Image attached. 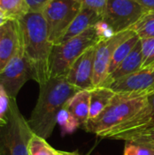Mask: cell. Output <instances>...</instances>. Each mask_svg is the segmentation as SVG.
Here are the masks:
<instances>
[{
    "label": "cell",
    "instance_id": "obj_1",
    "mask_svg": "<svg viewBox=\"0 0 154 155\" xmlns=\"http://www.w3.org/2000/svg\"><path fill=\"white\" fill-rule=\"evenodd\" d=\"M21 45L34 74V81L43 84L50 79V57L54 45L42 12H28L17 20Z\"/></svg>",
    "mask_w": 154,
    "mask_h": 155
},
{
    "label": "cell",
    "instance_id": "obj_2",
    "mask_svg": "<svg viewBox=\"0 0 154 155\" xmlns=\"http://www.w3.org/2000/svg\"><path fill=\"white\" fill-rule=\"evenodd\" d=\"M39 87L36 104L27 122L34 134L46 140L54 130L59 112L80 90L70 84L66 77H52Z\"/></svg>",
    "mask_w": 154,
    "mask_h": 155
},
{
    "label": "cell",
    "instance_id": "obj_3",
    "mask_svg": "<svg viewBox=\"0 0 154 155\" xmlns=\"http://www.w3.org/2000/svg\"><path fill=\"white\" fill-rule=\"evenodd\" d=\"M102 39L103 38L95 25L64 43L54 45L50 57V78L65 77L74 63Z\"/></svg>",
    "mask_w": 154,
    "mask_h": 155
},
{
    "label": "cell",
    "instance_id": "obj_4",
    "mask_svg": "<svg viewBox=\"0 0 154 155\" xmlns=\"http://www.w3.org/2000/svg\"><path fill=\"white\" fill-rule=\"evenodd\" d=\"M148 97L133 98L126 94H115L105 110L96 119L88 121L84 129L103 138L112 129L123 124L137 114L145 106Z\"/></svg>",
    "mask_w": 154,
    "mask_h": 155
},
{
    "label": "cell",
    "instance_id": "obj_5",
    "mask_svg": "<svg viewBox=\"0 0 154 155\" xmlns=\"http://www.w3.org/2000/svg\"><path fill=\"white\" fill-rule=\"evenodd\" d=\"M33 134L16 99L10 98L7 122L0 125V155H29L28 144Z\"/></svg>",
    "mask_w": 154,
    "mask_h": 155
},
{
    "label": "cell",
    "instance_id": "obj_6",
    "mask_svg": "<svg viewBox=\"0 0 154 155\" xmlns=\"http://www.w3.org/2000/svg\"><path fill=\"white\" fill-rule=\"evenodd\" d=\"M83 0H52L42 11L45 19L49 40L57 45L80 13Z\"/></svg>",
    "mask_w": 154,
    "mask_h": 155
},
{
    "label": "cell",
    "instance_id": "obj_7",
    "mask_svg": "<svg viewBox=\"0 0 154 155\" xmlns=\"http://www.w3.org/2000/svg\"><path fill=\"white\" fill-rule=\"evenodd\" d=\"M146 12L133 0H107L102 21L117 34L129 30Z\"/></svg>",
    "mask_w": 154,
    "mask_h": 155
},
{
    "label": "cell",
    "instance_id": "obj_8",
    "mask_svg": "<svg viewBox=\"0 0 154 155\" xmlns=\"http://www.w3.org/2000/svg\"><path fill=\"white\" fill-rule=\"evenodd\" d=\"M31 79H34V71L21 46L18 53L0 73V85L9 98L16 99L23 85Z\"/></svg>",
    "mask_w": 154,
    "mask_h": 155
},
{
    "label": "cell",
    "instance_id": "obj_9",
    "mask_svg": "<svg viewBox=\"0 0 154 155\" xmlns=\"http://www.w3.org/2000/svg\"><path fill=\"white\" fill-rule=\"evenodd\" d=\"M135 33L129 29L121 33L114 34L113 36L102 39L95 45L93 59V87L101 86L108 76L111 60L116 48L125 40L133 36Z\"/></svg>",
    "mask_w": 154,
    "mask_h": 155
},
{
    "label": "cell",
    "instance_id": "obj_10",
    "mask_svg": "<svg viewBox=\"0 0 154 155\" xmlns=\"http://www.w3.org/2000/svg\"><path fill=\"white\" fill-rule=\"evenodd\" d=\"M107 88L133 98L149 97L154 94V65L125 75L110 84Z\"/></svg>",
    "mask_w": 154,
    "mask_h": 155
},
{
    "label": "cell",
    "instance_id": "obj_11",
    "mask_svg": "<svg viewBox=\"0 0 154 155\" xmlns=\"http://www.w3.org/2000/svg\"><path fill=\"white\" fill-rule=\"evenodd\" d=\"M152 128H154V94L148 97L144 107L123 124L108 132L103 138L126 142L131 137Z\"/></svg>",
    "mask_w": 154,
    "mask_h": 155
},
{
    "label": "cell",
    "instance_id": "obj_12",
    "mask_svg": "<svg viewBox=\"0 0 154 155\" xmlns=\"http://www.w3.org/2000/svg\"><path fill=\"white\" fill-rule=\"evenodd\" d=\"M95 46L84 52L71 66L66 77L70 84L78 90L93 89V59Z\"/></svg>",
    "mask_w": 154,
    "mask_h": 155
},
{
    "label": "cell",
    "instance_id": "obj_13",
    "mask_svg": "<svg viewBox=\"0 0 154 155\" xmlns=\"http://www.w3.org/2000/svg\"><path fill=\"white\" fill-rule=\"evenodd\" d=\"M21 46L18 21L9 19L0 26V73L18 53Z\"/></svg>",
    "mask_w": 154,
    "mask_h": 155
},
{
    "label": "cell",
    "instance_id": "obj_14",
    "mask_svg": "<svg viewBox=\"0 0 154 155\" xmlns=\"http://www.w3.org/2000/svg\"><path fill=\"white\" fill-rule=\"evenodd\" d=\"M102 20L103 15L98 12L90 8L82 7V10L72 22V24L70 25L67 31L65 32V34L61 38L58 44L64 43L75 37L76 35L82 34L88 28L97 25L100 22H102Z\"/></svg>",
    "mask_w": 154,
    "mask_h": 155
},
{
    "label": "cell",
    "instance_id": "obj_15",
    "mask_svg": "<svg viewBox=\"0 0 154 155\" xmlns=\"http://www.w3.org/2000/svg\"><path fill=\"white\" fill-rule=\"evenodd\" d=\"M142 65H143V51H142V43L140 39V41L136 44V45L132 50V52L128 54V56L119 64V66L112 74H110L107 76V78L105 79V81L101 86L107 87L113 82L142 69Z\"/></svg>",
    "mask_w": 154,
    "mask_h": 155
},
{
    "label": "cell",
    "instance_id": "obj_16",
    "mask_svg": "<svg viewBox=\"0 0 154 155\" xmlns=\"http://www.w3.org/2000/svg\"><path fill=\"white\" fill-rule=\"evenodd\" d=\"M71 114L84 128L89 121L90 114V90H81L74 94L64 104Z\"/></svg>",
    "mask_w": 154,
    "mask_h": 155
},
{
    "label": "cell",
    "instance_id": "obj_17",
    "mask_svg": "<svg viewBox=\"0 0 154 155\" xmlns=\"http://www.w3.org/2000/svg\"><path fill=\"white\" fill-rule=\"evenodd\" d=\"M115 93L110 88L99 86L90 90L89 121L96 119L110 104Z\"/></svg>",
    "mask_w": 154,
    "mask_h": 155
},
{
    "label": "cell",
    "instance_id": "obj_18",
    "mask_svg": "<svg viewBox=\"0 0 154 155\" xmlns=\"http://www.w3.org/2000/svg\"><path fill=\"white\" fill-rule=\"evenodd\" d=\"M140 41V37L135 34L133 36L130 37L129 39L125 40L123 43H122L114 51L113 58L110 63L108 75L112 74L118 66L119 64L128 56V54L132 52V50L134 48L136 44Z\"/></svg>",
    "mask_w": 154,
    "mask_h": 155
},
{
    "label": "cell",
    "instance_id": "obj_19",
    "mask_svg": "<svg viewBox=\"0 0 154 155\" xmlns=\"http://www.w3.org/2000/svg\"><path fill=\"white\" fill-rule=\"evenodd\" d=\"M0 8L7 19L18 20L29 12L26 0H0Z\"/></svg>",
    "mask_w": 154,
    "mask_h": 155
},
{
    "label": "cell",
    "instance_id": "obj_20",
    "mask_svg": "<svg viewBox=\"0 0 154 155\" xmlns=\"http://www.w3.org/2000/svg\"><path fill=\"white\" fill-rule=\"evenodd\" d=\"M130 29L133 30L140 39L154 38V11H148L143 14Z\"/></svg>",
    "mask_w": 154,
    "mask_h": 155
},
{
    "label": "cell",
    "instance_id": "obj_21",
    "mask_svg": "<svg viewBox=\"0 0 154 155\" xmlns=\"http://www.w3.org/2000/svg\"><path fill=\"white\" fill-rule=\"evenodd\" d=\"M29 155H62V152L53 148L45 139L33 134L28 144Z\"/></svg>",
    "mask_w": 154,
    "mask_h": 155
},
{
    "label": "cell",
    "instance_id": "obj_22",
    "mask_svg": "<svg viewBox=\"0 0 154 155\" xmlns=\"http://www.w3.org/2000/svg\"><path fill=\"white\" fill-rule=\"evenodd\" d=\"M57 124L61 127L62 134H71L76 131L78 127H81L79 122L71 114V113L64 107L59 112L57 116Z\"/></svg>",
    "mask_w": 154,
    "mask_h": 155
},
{
    "label": "cell",
    "instance_id": "obj_23",
    "mask_svg": "<svg viewBox=\"0 0 154 155\" xmlns=\"http://www.w3.org/2000/svg\"><path fill=\"white\" fill-rule=\"evenodd\" d=\"M123 155H154V148L140 143L126 141Z\"/></svg>",
    "mask_w": 154,
    "mask_h": 155
},
{
    "label": "cell",
    "instance_id": "obj_24",
    "mask_svg": "<svg viewBox=\"0 0 154 155\" xmlns=\"http://www.w3.org/2000/svg\"><path fill=\"white\" fill-rule=\"evenodd\" d=\"M141 43L143 51L142 68L154 65V38L141 39Z\"/></svg>",
    "mask_w": 154,
    "mask_h": 155
},
{
    "label": "cell",
    "instance_id": "obj_25",
    "mask_svg": "<svg viewBox=\"0 0 154 155\" xmlns=\"http://www.w3.org/2000/svg\"><path fill=\"white\" fill-rule=\"evenodd\" d=\"M10 98L0 85V125L5 124L7 122L8 111H9Z\"/></svg>",
    "mask_w": 154,
    "mask_h": 155
},
{
    "label": "cell",
    "instance_id": "obj_26",
    "mask_svg": "<svg viewBox=\"0 0 154 155\" xmlns=\"http://www.w3.org/2000/svg\"><path fill=\"white\" fill-rule=\"evenodd\" d=\"M127 141H133V142L140 143L146 144V145H149V146L154 148V128L144 131L139 134H136V135L131 137Z\"/></svg>",
    "mask_w": 154,
    "mask_h": 155
},
{
    "label": "cell",
    "instance_id": "obj_27",
    "mask_svg": "<svg viewBox=\"0 0 154 155\" xmlns=\"http://www.w3.org/2000/svg\"><path fill=\"white\" fill-rule=\"evenodd\" d=\"M107 0H83V7L93 9L102 15L105 10Z\"/></svg>",
    "mask_w": 154,
    "mask_h": 155
},
{
    "label": "cell",
    "instance_id": "obj_28",
    "mask_svg": "<svg viewBox=\"0 0 154 155\" xmlns=\"http://www.w3.org/2000/svg\"><path fill=\"white\" fill-rule=\"evenodd\" d=\"M52 0H26L29 12H42Z\"/></svg>",
    "mask_w": 154,
    "mask_h": 155
},
{
    "label": "cell",
    "instance_id": "obj_29",
    "mask_svg": "<svg viewBox=\"0 0 154 155\" xmlns=\"http://www.w3.org/2000/svg\"><path fill=\"white\" fill-rule=\"evenodd\" d=\"M146 11H154V0H133Z\"/></svg>",
    "mask_w": 154,
    "mask_h": 155
},
{
    "label": "cell",
    "instance_id": "obj_30",
    "mask_svg": "<svg viewBox=\"0 0 154 155\" xmlns=\"http://www.w3.org/2000/svg\"><path fill=\"white\" fill-rule=\"evenodd\" d=\"M7 20H9V19H7V17L5 16V13L3 12V10L0 8V26L1 25H3Z\"/></svg>",
    "mask_w": 154,
    "mask_h": 155
},
{
    "label": "cell",
    "instance_id": "obj_31",
    "mask_svg": "<svg viewBox=\"0 0 154 155\" xmlns=\"http://www.w3.org/2000/svg\"><path fill=\"white\" fill-rule=\"evenodd\" d=\"M62 155H80L77 153H66V152H62Z\"/></svg>",
    "mask_w": 154,
    "mask_h": 155
}]
</instances>
